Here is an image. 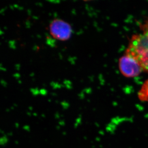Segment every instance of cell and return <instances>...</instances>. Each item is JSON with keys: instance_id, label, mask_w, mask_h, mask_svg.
<instances>
[{"instance_id": "cell-1", "label": "cell", "mask_w": 148, "mask_h": 148, "mask_svg": "<svg viewBox=\"0 0 148 148\" xmlns=\"http://www.w3.org/2000/svg\"><path fill=\"white\" fill-rule=\"evenodd\" d=\"M141 27V31L130 38L125 54L137 61L143 71L148 72V23Z\"/></svg>"}, {"instance_id": "cell-2", "label": "cell", "mask_w": 148, "mask_h": 148, "mask_svg": "<svg viewBox=\"0 0 148 148\" xmlns=\"http://www.w3.org/2000/svg\"><path fill=\"white\" fill-rule=\"evenodd\" d=\"M119 67L121 73L127 78L137 77L143 71L137 61L125 53L119 59Z\"/></svg>"}, {"instance_id": "cell-3", "label": "cell", "mask_w": 148, "mask_h": 148, "mask_svg": "<svg viewBox=\"0 0 148 148\" xmlns=\"http://www.w3.org/2000/svg\"><path fill=\"white\" fill-rule=\"evenodd\" d=\"M49 32L55 39L66 41L71 37L73 30L68 23L60 19H55L50 22Z\"/></svg>"}, {"instance_id": "cell-4", "label": "cell", "mask_w": 148, "mask_h": 148, "mask_svg": "<svg viewBox=\"0 0 148 148\" xmlns=\"http://www.w3.org/2000/svg\"><path fill=\"white\" fill-rule=\"evenodd\" d=\"M138 97L140 100L148 103V79L144 82L139 90Z\"/></svg>"}]
</instances>
